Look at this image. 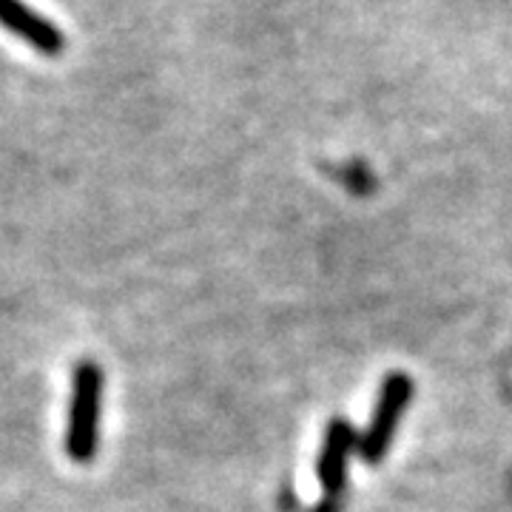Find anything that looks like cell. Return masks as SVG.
Instances as JSON below:
<instances>
[{"mask_svg":"<svg viewBox=\"0 0 512 512\" xmlns=\"http://www.w3.org/2000/svg\"><path fill=\"white\" fill-rule=\"evenodd\" d=\"M100 413H103V367L80 362L72 373V399L66 424V456L77 464H89L100 444Z\"/></svg>","mask_w":512,"mask_h":512,"instance_id":"cell-1","label":"cell"},{"mask_svg":"<svg viewBox=\"0 0 512 512\" xmlns=\"http://www.w3.org/2000/svg\"><path fill=\"white\" fill-rule=\"evenodd\" d=\"M0 23L43 55H57L63 49V35L55 23L35 15L20 0H0Z\"/></svg>","mask_w":512,"mask_h":512,"instance_id":"cell-2","label":"cell"}]
</instances>
